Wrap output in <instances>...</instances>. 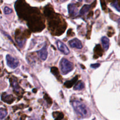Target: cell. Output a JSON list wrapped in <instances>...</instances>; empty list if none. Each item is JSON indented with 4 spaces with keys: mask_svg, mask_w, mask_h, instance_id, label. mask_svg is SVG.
Instances as JSON below:
<instances>
[{
    "mask_svg": "<svg viewBox=\"0 0 120 120\" xmlns=\"http://www.w3.org/2000/svg\"><path fill=\"white\" fill-rule=\"evenodd\" d=\"M72 105L76 112L82 117H86L89 114V110L86 105L79 101H74Z\"/></svg>",
    "mask_w": 120,
    "mask_h": 120,
    "instance_id": "1",
    "label": "cell"
},
{
    "mask_svg": "<svg viewBox=\"0 0 120 120\" xmlns=\"http://www.w3.org/2000/svg\"><path fill=\"white\" fill-rule=\"evenodd\" d=\"M60 68L63 74L66 75L73 69L74 66L71 62H69L66 59L63 58L60 62Z\"/></svg>",
    "mask_w": 120,
    "mask_h": 120,
    "instance_id": "2",
    "label": "cell"
},
{
    "mask_svg": "<svg viewBox=\"0 0 120 120\" xmlns=\"http://www.w3.org/2000/svg\"><path fill=\"white\" fill-rule=\"evenodd\" d=\"M6 60L8 66L11 69H15L18 66L19 61L11 55H7L6 56Z\"/></svg>",
    "mask_w": 120,
    "mask_h": 120,
    "instance_id": "3",
    "label": "cell"
},
{
    "mask_svg": "<svg viewBox=\"0 0 120 120\" xmlns=\"http://www.w3.org/2000/svg\"><path fill=\"white\" fill-rule=\"evenodd\" d=\"M56 43H57V46L59 50L61 52H62L63 54H64V55H68V54L69 53V49H68V47H67L63 42H60V41H57Z\"/></svg>",
    "mask_w": 120,
    "mask_h": 120,
    "instance_id": "4",
    "label": "cell"
},
{
    "mask_svg": "<svg viewBox=\"0 0 120 120\" xmlns=\"http://www.w3.org/2000/svg\"><path fill=\"white\" fill-rule=\"evenodd\" d=\"M69 45L71 48H75L77 49H82L83 48V45L80 41L77 39H74L71 40L69 42Z\"/></svg>",
    "mask_w": 120,
    "mask_h": 120,
    "instance_id": "5",
    "label": "cell"
},
{
    "mask_svg": "<svg viewBox=\"0 0 120 120\" xmlns=\"http://www.w3.org/2000/svg\"><path fill=\"white\" fill-rule=\"evenodd\" d=\"M68 11H69V14L71 16H76L78 14V11L77 8L73 4H71L68 5Z\"/></svg>",
    "mask_w": 120,
    "mask_h": 120,
    "instance_id": "6",
    "label": "cell"
},
{
    "mask_svg": "<svg viewBox=\"0 0 120 120\" xmlns=\"http://www.w3.org/2000/svg\"><path fill=\"white\" fill-rule=\"evenodd\" d=\"M38 55L41 60H45L48 56V52H47L46 46L45 45L41 50L38 51Z\"/></svg>",
    "mask_w": 120,
    "mask_h": 120,
    "instance_id": "7",
    "label": "cell"
},
{
    "mask_svg": "<svg viewBox=\"0 0 120 120\" xmlns=\"http://www.w3.org/2000/svg\"><path fill=\"white\" fill-rule=\"evenodd\" d=\"M102 44H103V48L105 50L109 49V39L107 37H103L101 39Z\"/></svg>",
    "mask_w": 120,
    "mask_h": 120,
    "instance_id": "8",
    "label": "cell"
},
{
    "mask_svg": "<svg viewBox=\"0 0 120 120\" xmlns=\"http://www.w3.org/2000/svg\"><path fill=\"white\" fill-rule=\"evenodd\" d=\"M2 100L7 103H12V102L14 100V98L11 95H7L4 94V97L2 96Z\"/></svg>",
    "mask_w": 120,
    "mask_h": 120,
    "instance_id": "9",
    "label": "cell"
},
{
    "mask_svg": "<svg viewBox=\"0 0 120 120\" xmlns=\"http://www.w3.org/2000/svg\"><path fill=\"white\" fill-rule=\"evenodd\" d=\"M77 78H78V76H76V77H75V78L73 80H71V81H69V82H66L64 85H65L67 87H72V86L74 84H75L76 82L77 81Z\"/></svg>",
    "mask_w": 120,
    "mask_h": 120,
    "instance_id": "10",
    "label": "cell"
},
{
    "mask_svg": "<svg viewBox=\"0 0 120 120\" xmlns=\"http://www.w3.org/2000/svg\"><path fill=\"white\" fill-rule=\"evenodd\" d=\"M90 8V7L89 5H85L83 6L82 8V9H80V14L82 15H84V14L89 10Z\"/></svg>",
    "mask_w": 120,
    "mask_h": 120,
    "instance_id": "11",
    "label": "cell"
},
{
    "mask_svg": "<svg viewBox=\"0 0 120 120\" xmlns=\"http://www.w3.org/2000/svg\"><path fill=\"white\" fill-rule=\"evenodd\" d=\"M84 87V83H83L82 82H79L76 86H75V87H74V89H75V90H82Z\"/></svg>",
    "mask_w": 120,
    "mask_h": 120,
    "instance_id": "12",
    "label": "cell"
},
{
    "mask_svg": "<svg viewBox=\"0 0 120 120\" xmlns=\"http://www.w3.org/2000/svg\"><path fill=\"white\" fill-rule=\"evenodd\" d=\"M0 118H1V120H2L5 117L7 116V112L5 110L3 109H1V111H0Z\"/></svg>",
    "mask_w": 120,
    "mask_h": 120,
    "instance_id": "13",
    "label": "cell"
},
{
    "mask_svg": "<svg viewBox=\"0 0 120 120\" xmlns=\"http://www.w3.org/2000/svg\"><path fill=\"white\" fill-rule=\"evenodd\" d=\"M12 85L14 89H15V91H18L19 90V86H18V84L17 82L14 80L12 82Z\"/></svg>",
    "mask_w": 120,
    "mask_h": 120,
    "instance_id": "14",
    "label": "cell"
},
{
    "mask_svg": "<svg viewBox=\"0 0 120 120\" xmlns=\"http://www.w3.org/2000/svg\"><path fill=\"white\" fill-rule=\"evenodd\" d=\"M4 13L6 15H8V14L12 12V10L10 8H9V7H5L4 9Z\"/></svg>",
    "mask_w": 120,
    "mask_h": 120,
    "instance_id": "15",
    "label": "cell"
},
{
    "mask_svg": "<svg viewBox=\"0 0 120 120\" xmlns=\"http://www.w3.org/2000/svg\"><path fill=\"white\" fill-rule=\"evenodd\" d=\"M100 66V64L99 63H96V64H93L91 65V68H93V69H96V68H98V67Z\"/></svg>",
    "mask_w": 120,
    "mask_h": 120,
    "instance_id": "16",
    "label": "cell"
},
{
    "mask_svg": "<svg viewBox=\"0 0 120 120\" xmlns=\"http://www.w3.org/2000/svg\"><path fill=\"white\" fill-rule=\"evenodd\" d=\"M118 23H119V26H120V19L119 21H118Z\"/></svg>",
    "mask_w": 120,
    "mask_h": 120,
    "instance_id": "17",
    "label": "cell"
},
{
    "mask_svg": "<svg viewBox=\"0 0 120 120\" xmlns=\"http://www.w3.org/2000/svg\"><path fill=\"white\" fill-rule=\"evenodd\" d=\"M79 1H82V0H79Z\"/></svg>",
    "mask_w": 120,
    "mask_h": 120,
    "instance_id": "18",
    "label": "cell"
},
{
    "mask_svg": "<svg viewBox=\"0 0 120 120\" xmlns=\"http://www.w3.org/2000/svg\"><path fill=\"white\" fill-rule=\"evenodd\" d=\"M63 1H67V0H63Z\"/></svg>",
    "mask_w": 120,
    "mask_h": 120,
    "instance_id": "19",
    "label": "cell"
}]
</instances>
